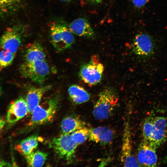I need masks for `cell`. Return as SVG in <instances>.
<instances>
[{
	"label": "cell",
	"mask_w": 167,
	"mask_h": 167,
	"mask_svg": "<svg viewBox=\"0 0 167 167\" xmlns=\"http://www.w3.org/2000/svg\"><path fill=\"white\" fill-rule=\"evenodd\" d=\"M48 154L37 150L33 151L26 158L28 166L29 167H41L46 161Z\"/></svg>",
	"instance_id": "20"
},
{
	"label": "cell",
	"mask_w": 167,
	"mask_h": 167,
	"mask_svg": "<svg viewBox=\"0 0 167 167\" xmlns=\"http://www.w3.org/2000/svg\"><path fill=\"white\" fill-rule=\"evenodd\" d=\"M19 71L23 77L42 84L49 73V68L45 60L25 62L20 66Z\"/></svg>",
	"instance_id": "4"
},
{
	"label": "cell",
	"mask_w": 167,
	"mask_h": 167,
	"mask_svg": "<svg viewBox=\"0 0 167 167\" xmlns=\"http://www.w3.org/2000/svg\"><path fill=\"white\" fill-rule=\"evenodd\" d=\"M19 0H0V11L7 10L14 6Z\"/></svg>",
	"instance_id": "23"
},
{
	"label": "cell",
	"mask_w": 167,
	"mask_h": 167,
	"mask_svg": "<svg viewBox=\"0 0 167 167\" xmlns=\"http://www.w3.org/2000/svg\"><path fill=\"white\" fill-rule=\"evenodd\" d=\"M71 32L77 36L89 38L94 36V32L88 21L84 18L75 19L69 25Z\"/></svg>",
	"instance_id": "15"
},
{
	"label": "cell",
	"mask_w": 167,
	"mask_h": 167,
	"mask_svg": "<svg viewBox=\"0 0 167 167\" xmlns=\"http://www.w3.org/2000/svg\"><path fill=\"white\" fill-rule=\"evenodd\" d=\"M149 0H131L134 6L138 9L142 8L149 2Z\"/></svg>",
	"instance_id": "24"
},
{
	"label": "cell",
	"mask_w": 167,
	"mask_h": 167,
	"mask_svg": "<svg viewBox=\"0 0 167 167\" xmlns=\"http://www.w3.org/2000/svg\"><path fill=\"white\" fill-rule=\"evenodd\" d=\"M49 145L59 158L67 161L72 160L78 145L73 140L70 134H61L54 139Z\"/></svg>",
	"instance_id": "6"
},
{
	"label": "cell",
	"mask_w": 167,
	"mask_h": 167,
	"mask_svg": "<svg viewBox=\"0 0 167 167\" xmlns=\"http://www.w3.org/2000/svg\"><path fill=\"white\" fill-rule=\"evenodd\" d=\"M156 148L147 142L143 140L138 149L137 160L140 166H156L157 157Z\"/></svg>",
	"instance_id": "10"
},
{
	"label": "cell",
	"mask_w": 167,
	"mask_h": 167,
	"mask_svg": "<svg viewBox=\"0 0 167 167\" xmlns=\"http://www.w3.org/2000/svg\"><path fill=\"white\" fill-rule=\"evenodd\" d=\"M89 130L84 126L75 131L71 134L73 140L78 145L84 143L88 137Z\"/></svg>",
	"instance_id": "21"
},
{
	"label": "cell",
	"mask_w": 167,
	"mask_h": 167,
	"mask_svg": "<svg viewBox=\"0 0 167 167\" xmlns=\"http://www.w3.org/2000/svg\"><path fill=\"white\" fill-rule=\"evenodd\" d=\"M5 124V120L3 118H0V132L3 127Z\"/></svg>",
	"instance_id": "26"
},
{
	"label": "cell",
	"mask_w": 167,
	"mask_h": 167,
	"mask_svg": "<svg viewBox=\"0 0 167 167\" xmlns=\"http://www.w3.org/2000/svg\"><path fill=\"white\" fill-rule=\"evenodd\" d=\"M104 67L97 56H92L90 61L83 65L79 72L80 79L90 86L96 85L101 80Z\"/></svg>",
	"instance_id": "5"
},
{
	"label": "cell",
	"mask_w": 167,
	"mask_h": 167,
	"mask_svg": "<svg viewBox=\"0 0 167 167\" xmlns=\"http://www.w3.org/2000/svg\"><path fill=\"white\" fill-rule=\"evenodd\" d=\"M60 99L58 95H55L41 101L31 113L24 132H29L37 126L51 122L58 109Z\"/></svg>",
	"instance_id": "1"
},
{
	"label": "cell",
	"mask_w": 167,
	"mask_h": 167,
	"mask_svg": "<svg viewBox=\"0 0 167 167\" xmlns=\"http://www.w3.org/2000/svg\"><path fill=\"white\" fill-rule=\"evenodd\" d=\"M129 124L128 121L126 122L124 127L121 160L125 167L140 166L137 159L132 153L131 137Z\"/></svg>",
	"instance_id": "9"
},
{
	"label": "cell",
	"mask_w": 167,
	"mask_h": 167,
	"mask_svg": "<svg viewBox=\"0 0 167 167\" xmlns=\"http://www.w3.org/2000/svg\"><path fill=\"white\" fill-rule=\"evenodd\" d=\"M15 55L3 50L0 52V71L11 64Z\"/></svg>",
	"instance_id": "22"
},
{
	"label": "cell",
	"mask_w": 167,
	"mask_h": 167,
	"mask_svg": "<svg viewBox=\"0 0 167 167\" xmlns=\"http://www.w3.org/2000/svg\"><path fill=\"white\" fill-rule=\"evenodd\" d=\"M103 0H87L89 2L92 4H97L101 3Z\"/></svg>",
	"instance_id": "25"
},
{
	"label": "cell",
	"mask_w": 167,
	"mask_h": 167,
	"mask_svg": "<svg viewBox=\"0 0 167 167\" xmlns=\"http://www.w3.org/2000/svg\"><path fill=\"white\" fill-rule=\"evenodd\" d=\"M143 140L148 142L156 149L165 141L167 136V122L163 117L147 118L142 126Z\"/></svg>",
	"instance_id": "2"
},
{
	"label": "cell",
	"mask_w": 167,
	"mask_h": 167,
	"mask_svg": "<svg viewBox=\"0 0 167 167\" xmlns=\"http://www.w3.org/2000/svg\"><path fill=\"white\" fill-rule=\"evenodd\" d=\"M84 122L77 117L69 115L64 118L61 125L62 134H70L84 126Z\"/></svg>",
	"instance_id": "18"
},
{
	"label": "cell",
	"mask_w": 167,
	"mask_h": 167,
	"mask_svg": "<svg viewBox=\"0 0 167 167\" xmlns=\"http://www.w3.org/2000/svg\"><path fill=\"white\" fill-rule=\"evenodd\" d=\"M132 48L133 53L136 55L144 58H149L155 53V41L149 34L139 33L133 39Z\"/></svg>",
	"instance_id": "8"
},
{
	"label": "cell",
	"mask_w": 167,
	"mask_h": 167,
	"mask_svg": "<svg viewBox=\"0 0 167 167\" xmlns=\"http://www.w3.org/2000/svg\"><path fill=\"white\" fill-rule=\"evenodd\" d=\"M46 55L41 45L36 42L28 45L24 54L25 62L45 60Z\"/></svg>",
	"instance_id": "17"
},
{
	"label": "cell",
	"mask_w": 167,
	"mask_h": 167,
	"mask_svg": "<svg viewBox=\"0 0 167 167\" xmlns=\"http://www.w3.org/2000/svg\"><path fill=\"white\" fill-rule=\"evenodd\" d=\"M21 42L19 33L14 29H9L0 38V49L15 54Z\"/></svg>",
	"instance_id": "12"
},
{
	"label": "cell",
	"mask_w": 167,
	"mask_h": 167,
	"mask_svg": "<svg viewBox=\"0 0 167 167\" xmlns=\"http://www.w3.org/2000/svg\"><path fill=\"white\" fill-rule=\"evenodd\" d=\"M68 93L71 100L77 104L88 101L90 97L89 93L83 88L76 84L72 85L69 88Z\"/></svg>",
	"instance_id": "19"
},
{
	"label": "cell",
	"mask_w": 167,
	"mask_h": 167,
	"mask_svg": "<svg viewBox=\"0 0 167 167\" xmlns=\"http://www.w3.org/2000/svg\"><path fill=\"white\" fill-rule=\"evenodd\" d=\"M113 137L112 130L106 126H99L89 129L88 138L90 140L103 145L110 144Z\"/></svg>",
	"instance_id": "13"
},
{
	"label": "cell",
	"mask_w": 167,
	"mask_h": 167,
	"mask_svg": "<svg viewBox=\"0 0 167 167\" xmlns=\"http://www.w3.org/2000/svg\"><path fill=\"white\" fill-rule=\"evenodd\" d=\"M49 26L51 42L57 50L61 51L71 47L75 41V39L69 29L54 22L51 23Z\"/></svg>",
	"instance_id": "7"
},
{
	"label": "cell",
	"mask_w": 167,
	"mask_h": 167,
	"mask_svg": "<svg viewBox=\"0 0 167 167\" xmlns=\"http://www.w3.org/2000/svg\"><path fill=\"white\" fill-rule=\"evenodd\" d=\"M61 1L63 2H68L70 1L71 0H60Z\"/></svg>",
	"instance_id": "27"
},
{
	"label": "cell",
	"mask_w": 167,
	"mask_h": 167,
	"mask_svg": "<svg viewBox=\"0 0 167 167\" xmlns=\"http://www.w3.org/2000/svg\"><path fill=\"white\" fill-rule=\"evenodd\" d=\"M118 101V98L114 90L110 88H105L99 93L93 107L94 117L100 121L107 119L117 105Z\"/></svg>",
	"instance_id": "3"
},
{
	"label": "cell",
	"mask_w": 167,
	"mask_h": 167,
	"mask_svg": "<svg viewBox=\"0 0 167 167\" xmlns=\"http://www.w3.org/2000/svg\"><path fill=\"white\" fill-rule=\"evenodd\" d=\"M38 141L36 134L30 135L17 144L15 147V149L26 158L36 148Z\"/></svg>",
	"instance_id": "16"
},
{
	"label": "cell",
	"mask_w": 167,
	"mask_h": 167,
	"mask_svg": "<svg viewBox=\"0 0 167 167\" xmlns=\"http://www.w3.org/2000/svg\"><path fill=\"white\" fill-rule=\"evenodd\" d=\"M51 88L50 85H47L39 88L32 87L29 88L25 99L28 114H31L41 102L44 94Z\"/></svg>",
	"instance_id": "14"
},
{
	"label": "cell",
	"mask_w": 167,
	"mask_h": 167,
	"mask_svg": "<svg viewBox=\"0 0 167 167\" xmlns=\"http://www.w3.org/2000/svg\"><path fill=\"white\" fill-rule=\"evenodd\" d=\"M28 114L26 100L20 97L10 103L6 115L7 121L10 124H14Z\"/></svg>",
	"instance_id": "11"
},
{
	"label": "cell",
	"mask_w": 167,
	"mask_h": 167,
	"mask_svg": "<svg viewBox=\"0 0 167 167\" xmlns=\"http://www.w3.org/2000/svg\"><path fill=\"white\" fill-rule=\"evenodd\" d=\"M1 88L0 87V96L1 95Z\"/></svg>",
	"instance_id": "28"
}]
</instances>
